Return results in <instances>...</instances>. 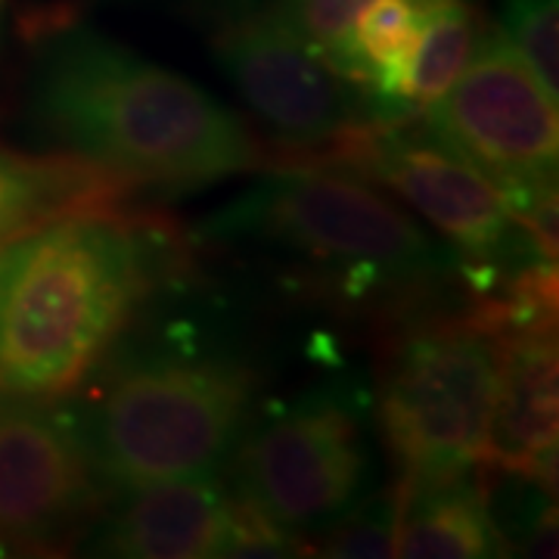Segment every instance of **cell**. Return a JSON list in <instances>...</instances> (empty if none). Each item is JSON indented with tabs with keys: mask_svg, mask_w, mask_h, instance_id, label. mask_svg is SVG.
<instances>
[{
	"mask_svg": "<svg viewBox=\"0 0 559 559\" xmlns=\"http://www.w3.org/2000/svg\"><path fill=\"white\" fill-rule=\"evenodd\" d=\"M25 116L60 153L131 190L187 193L267 162L234 109L91 28H62L40 44Z\"/></svg>",
	"mask_w": 559,
	"mask_h": 559,
	"instance_id": "obj_1",
	"label": "cell"
},
{
	"mask_svg": "<svg viewBox=\"0 0 559 559\" xmlns=\"http://www.w3.org/2000/svg\"><path fill=\"white\" fill-rule=\"evenodd\" d=\"M180 255L168 227L124 218L119 205L66 215L3 246L0 389L53 404L72 399Z\"/></svg>",
	"mask_w": 559,
	"mask_h": 559,
	"instance_id": "obj_2",
	"label": "cell"
},
{
	"mask_svg": "<svg viewBox=\"0 0 559 559\" xmlns=\"http://www.w3.org/2000/svg\"><path fill=\"white\" fill-rule=\"evenodd\" d=\"M100 370L72 419L106 495L221 476L255 417L259 373L234 355L116 348Z\"/></svg>",
	"mask_w": 559,
	"mask_h": 559,
	"instance_id": "obj_3",
	"label": "cell"
},
{
	"mask_svg": "<svg viewBox=\"0 0 559 559\" xmlns=\"http://www.w3.org/2000/svg\"><path fill=\"white\" fill-rule=\"evenodd\" d=\"M209 230L293 252L345 305L401 308L460 274L454 252L407 209L370 178L330 162L299 159L264 175Z\"/></svg>",
	"mask_w": 559,
	"mask_h": 559,
	"instance_id": "obj_4",
	"label": "cell"
},
{
	"mask_svg": "<svg viewBox=\"0 0 559 559\" xmlns=\"http://www.w3.org/2000/svg\"><path fill=\"white\" fill-rule=\"evenodd\" d=\"M500 345L469 318L404 323L382 355V439L401 481L439 479L485 463Z\"/></svg>",
	"mask_w": 559,
	"mask_h": 559,
	"instance_id": "obj_5",
	"label": "cell"
},
{
	"mask_svg": "<svg viewBox=\"0 0 559 559\" xmlns=\"http://www.w3.org/2000/svg\"><path fill=\"white\" fill-rule=\"evenodd\" d=\"M227 485L264 520L308 544L370 491L364 401L323 385L249 423L227 463Z\"/></svg>",
	"mask_w": 559,
	"mask_h": 559,
	"instance_id": "obj_6",
	"label": "cell"
},
{
	"mask_svg": "<svg viewBox=\"0 0 559 559\" xmlns=\"http://www.w3.org/2000/svg\"><path fill=\"white\" fill-rule=\"evenodd\" d=\"M314 162L358 171L432 224L476 299L491 296L522 264L544 261L516 227L498 183L419 124H364Z\"/></svg>",
	"mask_w": 559,
	"mask_h": 559,
	"instance_id": "obj_7",
	"label": "cell"
},
{
	"mask_svg": "<svg viewBox=\"0 0 559 559\" xmlns=\"http://www.w3.org/2000/svg\"><path fill=\"white\" fill-rule=\"evenodd\" d=\"M215 57L252 116L280 143L299 150L301 159H323L352 131L382 121L373 103L342 79L277 7L224 22Z\"/></svg>",
	"mask_w": 559,
	"mask_h": 559,
	"instance_id": "obj_8",
	"label": "cell"
},
{
	"mask_svg": "<svg viewBox=\"0 0 559 559\" xmlns=\"http://www.w3.org/2000/svg\"><path fill=\"white\" fill-rule=\"evenodd\" d=\"M557 106L503 32L488 25L451 91L417 119L429 138L507 190L557 178Z\"/></svg>",
	"mask_w": 559,
	"mask_h": 559,
	"instance_id": "obj_9",
	"label": "cell"
},
{
	"mask_svg": "<svg viewBox=\"0 0 559 559\" xmlns=\"http://www.w3.org/2000/svg\"><path fill=\"white\" fill-rule=\"evenodd\" d=\"M103 495L72 411L0 389V550H72Z\"/></svg>",
	"mask_w": 559,
	"mask_h": 559,
	"instance_id": "obj_10",
	"label": "cell"
},
{
	"mask_svg": "<svg viewBox=\"0 0 559 559\" xmlns=\"http://www.w3.org/2000/svg\"><path fill=\"white\" fill-rule=\"evenodd\" d=\"M91 525V554L124 559H209L234 554L237 495L221 476L112 491Z\"/></svg>",
	"mask_w": 559,
	"mask_h": 559,
	"instance_id": "obj_11",
	"label": "cell"
},
{
	"mask_svg": "<svg viewBox=\"0 0 559 559\" xmlns=\"http://www.w3.org/2000/svg\"><path fill=\"white\" fill-rule=\"evenodd\" d=\"M498 395L491 411L485 469L510 479L557 485L559 370L557 333L500 336Z\"/></svg>",
	"mask_w": 559,
	"mask_h": 559,
	"instance_id": "obj_12",
	"label": "cell"
},
{
	"mask_svg": "<svg viewBox=\"0 0 559 559\" xmlns=\"http://www.w3.org/2000/svg\"><path fill=\"white\" fill-rule=\"evenodd\" d=\"M485 466L395 485V557H507Z\"/></svg>",
	"mask_w": 559,
	"mask_h": 559,
	"instance_id": "obj_13",
	"label": "cell"
},
{
	"mask_svg": "<svg viewBox=\"0 0 559 559\" xmlns=\"http://www.w3.org/2000/svg\"><path fill=\"white\" fill-rule=\"evenodd\" d=\"M128 193L134 190L91 162L0 146V249L66 215L116 209Z\"/></svg>",
	"mask_w": 559,
	"mask_h": 559,
	"instance_id": "obj_14",
	"label": "cell"
},
{
	"mask_svg": "<svg viewBox=\"0 0 559 559\" xmlns=\"http://www.w3.org/2000/svg\"><path fill=\"white\" fill-rule=\"evenodd\" d=\"M485 28L488 25L479 20V13L463 0H429L423 35L395 97L404 119H417L451 91L466 62L473 60Z\"/></svg>",
	"mask_w": 559,
	"mask_h": 559,
	"instance_id": "obj_15",
	"label": "cell"
},
{
	"mask_svg": "<svg viewBox=\"0 0 559 559\" xmlns=\"http://www.w3.org/2000/svg\"><path fill=\"white\" fill-rule=\"evenodd\" d=\"M370 3L373 0H277L274 7L342 79L352 81L355 25Z\"/></svg>",
	"mask_w": 559,
	"mask_h": 559,
	"instance_id": "obj_16",
	"label": "cell"
},
{
	"mask_svg": "<svg viewBox=\"0 0 559 559\" xmlns=\"http://www.w3.org/2000/svg\"><path fill=\"white\" fill-rule=\"evenodd\" d=\"M503 38L532 69L540 87L559 100V3L503 0Z\"/></svg>",
	"mask_w": 559,
	"mask_h": 559,
	"instance_id": "obj_17",
	"label": "cell"
},
{
	"mask_svg": "<svg viewBox=\"0 0 559 559\" xmlns=\"http://www.w3.org/2000/svg\"><path fill=\"white\" fill-rule=\"evenodd\" d=\"M314 554L336 559L395 557V495L385 500L364 498L330 528L308 538Z\"/></svg>",
	"mask_w": 559,
	"mask_h": 559,
	"instance_id": "obj_18",
	"label": "cell"
},
{
	"mask_svg": "<svg viewBox=\"0 0 559 559\" xmlns=\"http://www.w3.org/2000/svg\"><path fill=\"white\" fill-rule=\"evenodd\" d=\"M0 274H3V249H0Z\"/></svg>",
	"mask_w": 559,
	"mask_h": 559,
	"instance_id": "obj_19",
	"label": "cell"
}]
</instances>
